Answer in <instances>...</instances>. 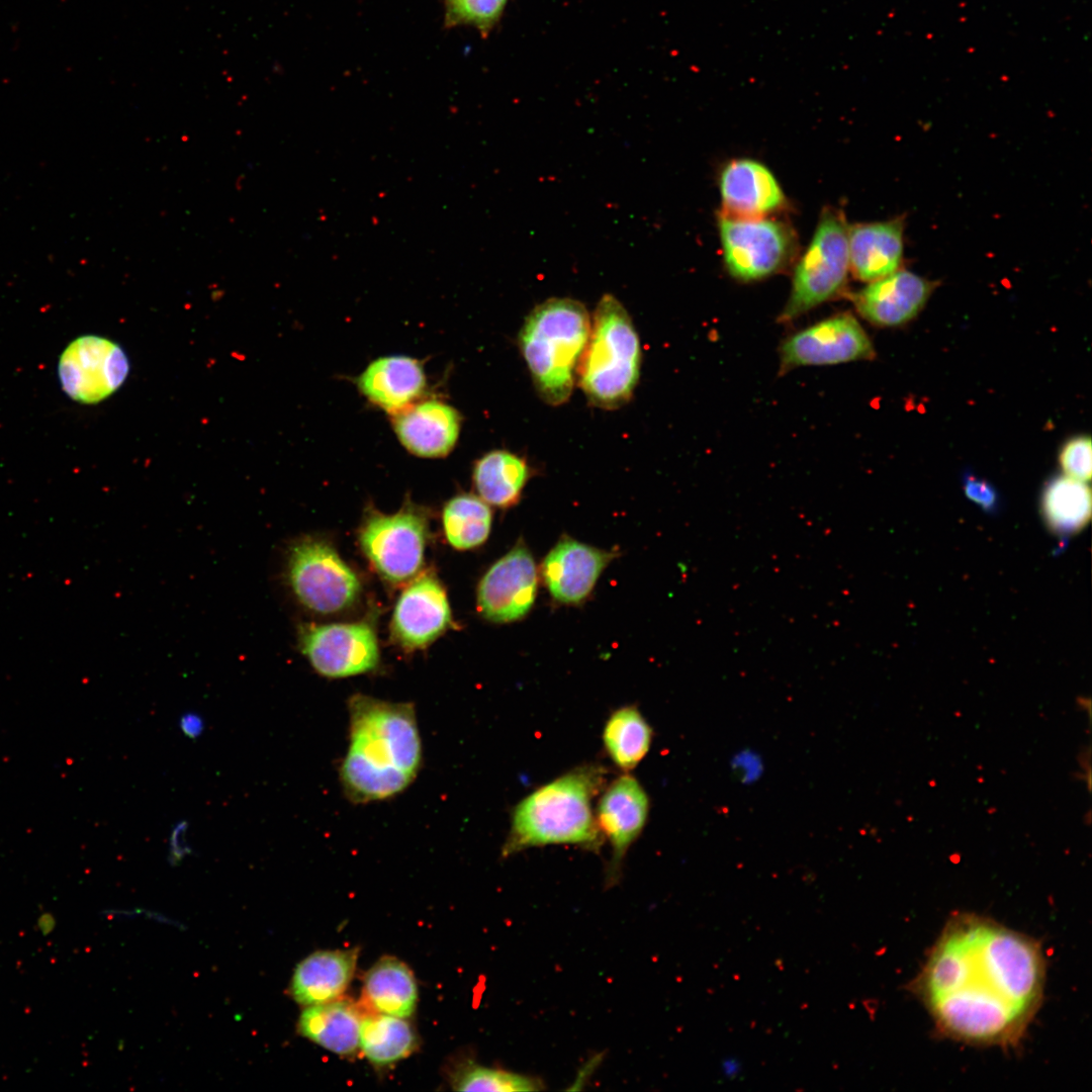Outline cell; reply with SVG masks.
Instances as JSON below:
<instances>
[{"label": "cell", "mask_w": 1092, "mask_h": 1092, "mask_svg": "<svg viewBox=\"0 0 1092 1092\" xmlns=\"http://www.w3.org/2000/svg\"><path fill=\"white\" fill-rule=\"evenodd\" d=\"M616 556V551L563 536L545 556L541 574L553 600L579 605L588 598L600 575Z\"/></svg>", "instance_id": "9a60e30c"}, {"label": "cell", "mask_w": 1092, "mask_h": 1092, "mask_svg": "<svg viewBox=\"0 0 1092 1092\" xmlns=\"http://www.w3.org/2000/svg\"><path fill=\"white\" fill-rule=\"evenodd\" d=\"M718 225L725 267L737 280L755 281L774 275L798 254L797 235L783 220L720 214Z\"/></svg>", "instance_id": "ba28073f"}, {"label": "cell", "mask_w": 1092, "mask_h": 1092, "mask_svg": "<svg viewBox=\"0 0 1092 1092\" xmlns=\"http://www.w3.org/2000/svg\"><path fill=\"white\" fill-rule=\"evenodd\" d=\"M508 0H444L445 26L469 25L486 36L498 22Z\"/></svg>", "instance_id": "4dcf8cb0"}, {"label": "cell", "mask_w": 1092, "mask_h": 1092, "mask_svg": "<svg viewBox=\"0 0 1092 1092\" xmlns=\"http://www.w3.org/2000/svg\"><path fill=\"white\" fill-rule=\"evenodd\" d=\"M720 214L755 218L785 208L784 191L772 172L762 163L747 159L728 162L720 173Z\"/></svg>", "instance_id": "ac0fdd59"}, {"label": "cell", "mask_w": 1092, "mask_h": 1092, "mask_svg": "<svg viewBox=\"0 0 1092 1092\" xmlns=\"http://www.w3.org/2000/svg\"><path fill=\"white\" fill-rule=\"evenodd\" d=\"M357 950H322L301 961L294 970L290 994L299 1004L309 1006L335 1000L351 982Z\"/></svg>", "instance_id": "7402d4cb"}, {"label": "cell", "mask_w": 1092, "mask_h": 1092, "mask_svg": "<svg viewBox=\"0 0 1092 1092\" xmlns=\"http://www.w3.org/2000/svg\"><path fill=\"white\" fill-rule=\"evenodd\" d=\"M538 569L525 542H518L484 573L477 587V609L488 621L511 623L532 609Z\"/></svg>", "instance_id": "4fadbf2b"}, {"label": "cell", "mask_w": 1092, "mask_h": 1092, "mask_svg": "<svg viewBox=\"0 0 1092 1092\" xmlns=\"http://www.w3.org/2000/svg\"><path fill=\"white\" fill-rule=\"evenodd\" d=\"M286 574L300 604L320 614L348 609L361 593L353 569L330 543L318 538L304 537L291 545Z\"/></svg>", "instance_id": "9c48e42d"}, {"label": "cell", "mask_w": 1092, "mask_h": 1092, "mask_svg": "<svg viewBox=\"0 0 1092 1092\" xmlns=\"http://www.w3.org/2000/svg\"><path fill=\"white\" fill-rule=\"evenodd\" d=\"M604 776L600 765H582L529 794L513 812L503 856L549 844L598 849L603 837L592 802L602 789Z\"/></svg>", "instance_id": "3957f363"}, {"label": "cell", "mask_w": 1092, "mask_h": 1092, "mask_svg": "<svg viewBox=\"0 0 1092 1092\" xmlns=\"http://www.w3.org/2000/svg\"><path fill=\"white\" fill-rule=\"evenodd\" d=\"M179 727L185 736L194 739L202 734L204 721L199 714L187 712L181 716Z\"/></svg>", "instance_id": "836d02e7"}, {"label": "cell", "mask_w": 1092, "mask_h": 1092, "mask_svg": "<svg viewBox=\"0 0 1092 1092\" xmlns=\"http://www.w3.org/2000/svg\"><path fill=\"white\" fill-rule=\"evenodd\" d=\"M531 476L524 458L507 451L492 450L474 464L472 479L478 496L486 504L508 509L517 505Z\"/></svg>", "instance_id": "d4e9b609"}, {"label": "cell", "mask_w": 1092, "mask_h": 1092, "mask_svg": "<svg viewBox=\"0 0 1092 1092\" xmlns=\"http://www.w3.org/2000/svg\"><path fill=\"white\" fill-rule=\"evenodd\" d=\"M442 522L449 544L458 550H468L486 541L492 513L489 505L479 496L460 493L445 505Z\"/></svg>", "instance_id": "f1b7e54d"}, {"label": "cell", "mask_w": 1092, "mask_h": 1092, "mask_svg": "<svg viewBox=\"0 0 1092 1092\" xmlns=\"http://www.w3.org/2000/svg\"><path fill=\"white\" fill-rule=\"evenodd\" d=\"M590 322L580 301L565 297L549 298L526 316L519 348L535 390L546 404L561 405L571 396Z\"/></svg>", "instance_id": "277c9868"}, {"label": "cell", "mask_w": 1092, "mask_h": 1092, "mask_svg": "<svg viewBox=\"0 0 1092 1092\" xmlns=\"http://www.w3.org/2000/svg\"><path fill=\"white\" fill-rule=\"evenodd\" d=\"M1040 510L1050 531L1066 540L1083 530L1090 521V487L1069 476H1057L1043 488Z\"/></svg>", "instance_id": "484cf974"}, {"label": "cell", "mask_w": 1092, "mask_h": 1092, "mask_svg": "<svg viewBox=\"0 0 1092 1092\" xmlns=\"http://www.w3.org/2000/svg\"><path fill=\"white\" fill-rule=\"evenodd\" d=\"M428 535V511L407 500L390 515L368 510L358 538L377 573L397 584L410 581L420 571Z\"/></svg>", "instance_id": "52a82bcc"}, {"label": "cell", "mask_w": 1092, "mask_h": 1092, "mask_svg": "<svg viewBox=\"0 0 1092 1092\" xmlns=\"http://www.w3.org/2000/svg\"><path fill=\"white\" fill-rule=\"evenodd\" d=\"M1060 465L1066 476L1087 482L1092 473L1091 439L1078 436L1065 443L1060 451Z\"/></svg>", "instance_id": "1f68e13d"}, {"label": "cell", "mask_w": 1092, "mask_h": 1092, "mask_svg": "<svg viewBox=\"0 0 1092 1092\" xmlns=\"http://www.w3.org/2000/svg\"><path fill=\"white\" fill-rule=\"evenodd\" d=\"M299 647L320 674L339 678L374 669L379 662L375 629L367 621L327 625L304 624Z\"/></svg>", "instance_id": "30bf717a"}, {"label": "cell", "mask_w": 1092, "mask_h": 1092, "mask_svg": "<svg viewBox=\"0 0 1092 1092\" xmlns=\"http://www.w3.org/2000/svg\"><path fill=\"white\" fill-rule=\"evenodd\" d=\"M453 1088L457 1091H539V1080L519 1073L483 1067L468 1063L459 1069L453 1078Z\"/></svg>", "instance_id": "f546056e"}, {"label": "cell", "mask_w": 1092, "mask_h": 1092, "mask_svg": "<svg viewBox=\"0 0 1092 1092\" xmlns=\"http://www.w3.org/2000/svg\"><path fill=\"white\" fill-rule=\"evenodd\" d=\"M648 811V796L632 776L623 775L617 778L602 795L596 820L601 833L607 836L612 847L608 869L609 883L616 882L619 877L622 860L642 832Z\"/></svg>", "instance_id": "2e32d148"}, {"label": "cell", "mask_w": 1092, "mask_h": 1092, "mask_svg": "<svg viewBox=\"0 0 1092 1092\" xmlns=\"http://www.w3.org/2000/svg\"><path fill=\"white\" fill-rule=\"evenodd\" d=\"M417 999L411 970L396 959L384 958L367 972L359 1005L366 1012L406 1018L414 1012Z\"/></svg>", "instance_id": "cb8c5ba5"}, {"label": "cell", "mask_w": 1092, "mask_h": 1092, "mask_svg": "<svg viewBox=\"0 0 1092 1092\" xmlns=\"http://www.w3.org/2000/svg\"><path fill=\"white\" fill-rule=\"evenodd\" d=\"M58 371L68 396L82 403H96L123 384L129 363L118 344L88 335L76 339L65 349Z\"/></svg>", "instance_id": "8fae6325"}, {"label": "cell", "mask_w": 1092, "mask_h": 1092, "mask_svg": "<svg viewBox=\"0 0 1092 1092\" xmlns=\"http://www.w3.org/2000/svg\"><path fill=\"white\" fill-rule=\"evenodd\" d=\"M363 1009L349 1000L335 999L306 1006L298 1020L299 1033L321 1046L349 1055L359 1046Z\"/></svg>", "instance_id": "603a6c76"}, {"label": "cell", "mask_w": 1092, "mask_h": 1092, "mask_svg": "<svg viewBox=\"0 0 1092 1092\" xmlns=\"http://www.w3.org/2000/svg\"><path fill=\"white\" fill-rule=\"evenodd\" d=\"M651 740V727L634 706L616 710L607 720L603 731L608 755L625 771L636 767L646 756Z\"/></svg>", "instance_id": "83f0119b"}, {"label": "cell", "mask_w": 1092, "mask_h": 1092, "mask_svg": "<svg viewBox=\"0 0 1092 1092\" xmlns=\"http://www.w3.org/2000/svg\"><path fill=\"white\" fill-rule=\"evenodd\" d=\"M936 284L907 270L871 281L851 295L858 313L872 324L895 327L908 323L923 308Z\"/></svg>", "instance_id": "e0dca14e"}, {"label": "cell", "mask_w": 1092, "mask_h": 1092, "mask_svg": "<svg viewBox=\"0 0 1092 1092\" xmlns=\"http://www.w3.org/2000/svg\"><path fill=\"white\" fill-rule=\"evenodd\" d=\"M359 391L373 405L393 415L419 400L427 387L422 363L408 356L373 360L357 377Z\"/></svg>", "instance_id": "ffe728a7"}, {"label": "cell", "mask_w": 1092, "mask_h": 1092, "mask_svg": "<svg viewBox=\"0 0 1092 1092\" xmlns=\"http://www.w3.org/2000/svg\"><path fill=\"white\" fill-rule=\"evenodd\" d=\"M187 824L185 822L179 823L171 833V850L176 855H181L187 850V844L185 839V831Z\"/></svg>", "instance_id": "e575fe53"}, {"label": "cell", "mask_w": 1092, "mask_h": 1092, "mask_svg": "<svg viewBox=\"0 0 1092 1092\" xmlns=\"http://www.w3.org/2000/svg\"><path fill=\"white\" fill-rule=\"evenodd\" d=\"M849 271L848 225L840 210L825 208L799 260L790 297L779 316L791 322L843 290Z\"/></svg>", "instance_id": "8992f818"}, {"label": "cell", "mask_w": 1092, "mask_h": 1092, "mask_svg": "<svg viewBox=\"0 0 1092 1092\" xmlns=\"http://www.w3.org/2000/svg\"><path fill=\"white\" fill-rule=\"evenodd\" d=\"M904 219L848 225L849 270L871 282L897 271L903 260Z\"/></svg>", "instance_id": "44dd1931"}, {"label": "cell", "mask_w": 1092, "mask_h": 1092, "mask_svg": "<svg viewBox=\"0 0 1092 1092\" xmlns=\"http://www.w3.org/2000/svg\"><path fill=\"white\" fill-rule=\"evenodd\" d=\"M781 372L800 366L833 365L875 357L873 343L857 322L841 313L788 338L781 347Z\"/></svg>", "instance_id": "7c38bea8"}, {"label": "cell", "mask_w": 1092, "mask_h": 1092, "mask_svg": "<svg viewBox=\"0 0 1092 1092\" xmlns=\"http://www.w3.org/2000/svg\"><path fill=\"white\" fill-rule=\"evenodd\" d=\"M417 1038L404 1018L374 1012L364 1013L359 1032V1046L374 1065L385 1066L413 1053Z\"/></svg>", "instance_id": "4316f807"}, {"label": "cell", "mask_w": 1092, "mask_h": 1092, "mask_svg": "<svg viewBox=\"0 0 1092 1092\" xmlns=\"http://www.w3.org/2000/svg\"><path fill=\"white\" fill-rule=\"evenodd\" d=\"M348 710L349 746L340 767L346 795L355 803H368L401 793L422 761L414 706L357 694Z\"/></svg>", "instance_id": "7a4b0ae2"}, {"label": "cell", "mask_w": 1092, "mask_h": 1092, "mask_svg": "<svg viewBox=\"0 0 1092 1092\" xmlns=\"http://www.w3.org/2000/svg\"><path fill=\"white\" fill-rule=\"evenodd\" d=\"M1046 962L1035 938L996 920L956 913L909 988L940 1035L1015 1046L1039 1010Z\"/></svg>", "instance_id": "6da1fadb"}, {"label": "cell", "mask_w": 1092, "mask_h": 1092, "mask_svg": "<svg viewBox=\"0 0 1092 1092\" xmlns=\"http://www.w3.org/2000/svg\"><path fill=\"white\" fill-rule=\"evenodd\" d=\"M391 416L398 441L419 457H445L459 438L461 416L440 399L417 400Z\"/></svg>", "instance_id": "d6986e66"}, {"label": "cell", "mask_w": 1092, "mask_h": 1092, "mask_svg": "<svg viewBox=\"0 0 1092 1092\" xmlns=\"http://www.w3.org/2000/svg\"><path fill=\"white\" fill-rule=\"evenodd\" d=\"M722 1067L726 1077H735L740 1069L738 1062L735 1060L724 1061Z\"/></svg>", "instance_id": "d590c367"}, {"label": "cell", "mask_w": 1092, "mask_h": 1092, "mask_svg": "<svg viewBox=\"0 0 1092 1092\" xmlns=\"http://www.w3.org/2000/svg\"><path fill=\"white\" fill-rule=\"evenodd\" d=\"M963 486L968 498L977 504L986 513L994 514L999 509V496L995 487L986 479L972 473L964 475Z\"/></svg>", "instance_id": "d6a6232c"}, {"label": "cell", "mask_w": 1092, "mask_h": 1092, "mask_svg": "<svg viewBox=\"0 0 1092 1092\" xmlns=\"http://www.w3.org/2000/svg\"><path fill=\"white\" fill-rule=\"evenodd\" d=\"M641 345L625 306L606 293L593 313L578 363V384L590 404L616 410L628 403L640 378Z\"/></svg>", "instance_id": "5b68a950"}, {"label": "cell", "mask_w": 1092, "mask_h": 1092, "mask_svg": "<svg viewBox=\"0 0 1092 1092\" xmlns=\"http://www.w3.org/2000/svg\"><path fill=\"white\" fill-rule=\"evenodd\" d=\"M452 626L444 587L427 571L403 589L390 623L391 639L405 650L425 648Z\"/></svg>", "instance_id": "5bb4252c"}]
</instances>
